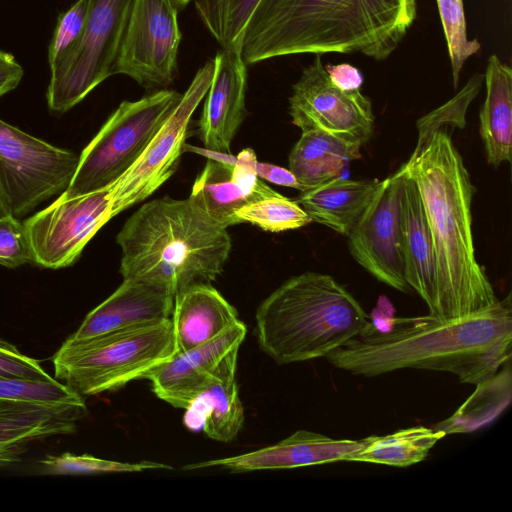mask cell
I'll return each mask as SVG.
<instances>
[{"mask_svg": "<svg viewBox=\"0 0 512 512\" xmlns=\"http://www.w3.org/2000/svg\"><path fill=\"white\" fill-rule=\"evenodd\" d=\"M78 160L75 153L0 119V190L10 215L20 218L62 193L74 175Z\"/></svg>", "mask_w": 512, "mask_h": 512, "instance_id": "9", "label": "cell"}, {"mask_svg": "<svg viewBox=\"0 0 512 512\" xmlns=\"http://www.w3.org/2000/svg\"><path fill=\"white\" fill-rule=\"evenodd\" d=\"M239 321L237 310L211 284L194 285L174 300L175 353L206 343Z\"/></svg>", "mask_w": 512, "mask_h": 512, "instance_id": "22", "label": "cell"}, {"mask_svg": "<svg viewBox=\"0 0 512 512\" xmlns=\"http://www.w3.org/2000/svg\"><path fill=\"white\" fill-rule=\"evenodd\" d=\"M86 405L47 404L0 398V467L20 462L29 444L72 434Z\"/></svg>", "mask_w": 512, "mask_h": 512, "instance_id": "18", "label": "cell"}, {"mask_svg": "<svg viewBox=\"0 0 512 512\" xmlns=\"http://www.w3.org/2000/svg\"><path fill=\"white\" fill-rule=\"evenodd\" d=\"M175 297L153 285L123 279L121 285L90 311L67 339L79 341L171 319Z\"/></svg>", "mask_w": 512, "mask_h": 512, "instance_id": "19", "label": "cell"}, {"mask_svg": "<svg viewBox=\"0 0 512 512\" xmlns=\"http://www.w3.org/2000/svg\"><path fill=\"white\" fill-rule=\"evenodd\" d=\"M417 15V0H260L240 53L246 65L296 54L388 58Z\"/></svg>", "mask_w": 512, "mask_h": 512, "instance_id": "3", "label": "cell"}, {"mask_svg": "<svg viewBox=\"0 0 512 512\" xmlns=\"http://www.w3.org/2000/svg\"><path fill=\"white\" fill-rule=\"evenodd\" d=\"M486 95L479 114V132L487 162L496 167L511 162L512 70L491 55L484 74Z\"/></svg>", "mask_w": 512, "mask_h": 512, "instance_id": "24", "label": "cell"}, {"mask_svg": "<svg viewBox=\"0 0 512 512\" xmlns=\"http://www.w3.org/2000/svg\"><path fill=\"white\" fill-rule=\"evenodd\" d=\"M256 175L270 183L304 191V187L298 182L289 168H284L275 164L258 162L253 165Z\"/></svg>", "mask_w": 512, "mask_h": 512, "instance_id": "38", "label": "cell"}, {"mask_svg": "<svg viewBox=\"0 0 512 512\" xmlns=\"http://www.w3.org/2000/svg\"><path fill=\"white\" fill-rule=\"evenodd\" d=\"M133 3L134 0H91L78 45L51 71L47 89L50 110L71 109L113 75Z\"/></svg>", "mask_w": 512, "mask_h": 512, "instance_id": "8", "label": "cell"}, {"mask_svg": "<svg viewBox=\"0 0 512 512\" xmlns=\"http://www.w3.org/2000/svg\"><path fill=\"white\" fill-rule=\"evenodd\" d=\"M360 440L334 439L326 435L297 430L280 442L248 453L188 464L183 470L222 467L232 472L289 469L346 461L354 451L362 448Z\"/></svg>", "mask_w": 512, "mask_h": 512, "instance_id": "17", "label": "cell"}, {"mask_svg": "<svg viewBox=\"0 0 512 512\" xmlns=\"http://www.w3.org/2000/svg\"><path fill=\"white\" fill-rule=\"evenodd\" d=\"M114 217L110 185L53 203L24 221L34 263L49 269L74 264L86 244Z\"/></svg>", "mask_w": 512, "mask_h": 512, "instance_id": "12", "label": "cell"}, {"mask_svg": "<svg viewBox=\"0 0 512 512\" xmlns=\"http://www.w3.org/2000/svg\"><path fill=\"white\" fill-rule=\"evenodd\" d=\"M452 67L453 85L458 87L466 60L479 52L481 45L467 37L463 0H437Z\"/></svg>", "mask_w": 512, "mask_h": 512, "instance_id": "32", "label": "cell"}, {"mask_svg": "<svg viewBox=\"0 0 512 512\" xmlns=\"http://www.w3.org/2000/svg\"><path fill=\"white\" fill-rule=\"evenodd\" d=\"M214 61L195 74L182 98L137 160L112 184V211L116 216L145 200L177 170L191 118L212 82Z\"/></svg>", "mask_w": 512, "mask_h": 512, "instance_id": "10", "label": "cell"}, {"mask_svg": "<svg viewBox=\"0 0 512 512\" xmlns=\"http://www.w3.org/2000/svg\"><path fill=\"white\" fill-rule=\"evenodd\" d=\"M483 81L484 74L475 73L454 97L421 117L416 124L418 137L442 127L464 128L469 105L477 97Z\"/></svg>", "mask_w": 512, "mask_h": 512, "instance_id": "34", "label": "cell"}, {"mask_svg": "<svg viewBox=\"0 0 512 512\" xmlns=\"http://www.w3.org/2000/svg\"><path fill=\"white\" fill-rule=\"evenodd\" d=\"M403 177L400 219L404 276L432 315L436 305L437 276L433 240L419 190L400 167Z\"/></svg>", "mask_w": 512, "mask_h": 512, "instance_id": "21", "label": "cell"}, {"mask_svg": "<svg viewBox=\"0 0 512 512\" xmlns=\"http://www.w3.org/2000/svg\"><path fill=\"white\" fill-rule=\"evenodd\" d=\"M178 9L171 0H134L113 69L148 90L166 89L178 71Z\"/></svg>", "mask_w": 512, "mask_h": 512, "instance_id": "11", "label": "cell"}, {"mask_svg": "<svg viewBox=\"0 0 512 512\" xmlns=\"http://www.w3.org/2000/svg\"><path fill=\"white\" fill-rule=\"evenodd\" d=\"M5 215H10V214L6 208V205L4 203V200H3V197L1 194V190H0V217L5 216Z\"/></svg>", "mask_w": 512, "mask_h": 512, "instance_id": "42", "label": "cell"}, {"mask_svg": "<svg viewBox=\"0 0 512 512\" xmlns=\"http://www.w3.org/2000/svg\"><path fill=\"white\" fill-rule=\"evenodd\" d=\"M276 194L251 167L208 158L189 198L215 222L228 228L241 223L236 213L243 206Z\"/></svg>", "mask_w": 512, "mask_h": 512, "instance_id": "20", "label": "cell"}, {"mask_svg": "<svg viewBox=\"0 0 512 512\" xmlns=\"http://www.w3.org/2000/svg\"><path fill=\"white\" fill-rule=\"evenodd\" d=\"M185 410L184 424L188 429L202 430L210 439L224 443L237 437L244 422V408L235 377L212 385Z\"/></svg>", "mask_w": 512, "mask_h": 512, "instance_id": "26", "label": "cell"}, {"mask_svg": "<svg viewBox=\"0 0 512 512\" xmlns=\"http://www.w3.org/2000/svg\"><path fill=\"white\" fill-rule=\"evenodd\" d=\"M362 146L323 130L302 131L289 154V170L307 190L341 176L349 161L361 157Z\"/></svg>", "mask_w": 512, "mask_h": 512, "instance_id": "25", "label": "cell"}, {"mask_svg": "<svg viewBox=\"0 0 512 512\" xmlns=\"http://www.w3.org/2000/svg\"><path fill=\"white\" fill-rule=\"evenodd\" d=\"M246 331L239 321L206 343L174 353L147 376L153 392L173 407L187 409L209 387L235 377Z\"/></svg>", "mask_w": 512, "mask_h": 512, "instance_id": "15", "label": "cell"}, {"mask_svg": "<svg viewBox=\"0 0 512 512\" xmlns=\"http://www.w3.org/2000/svg\"><path fill=\"white\" fill-rule=\"evenodd\" d=\"M332 83L343 91L360 89L363 83L362 73L348 63L324 66Z\"/></svg>", "mask_w": 512, "mask_h": 512, "instance_id": "39", "label": "cell"}, {"mask_svg": "<svg viewBox=\"0 0 512 512\" xmlns=\"http://www.w3.org/2000/svg\"><path fill=\"white\" fill-rule=\"evenodd\" d=\"M445 436L435 428L414 426L385 436L366 437L365 445L346 461L368 462L393 467H409L423 461L434 445Z\"/></svg>", "mask_w": 512, "mask_h": 512, "instance_id": "27", "label": "cell"}, {"mask_svg": "<svg viewBox=\"0 0 512 512\" xmlns=\"http://www.w3.org/2000/svg\"><path fill=\"white\" fill-rule=\"evenodd\" d=\"M41 472L49 475H94L103 473L142 472L155 469H172L163 463L141 461L138 463L119 462L97 458L91 455L64 453L47 455L39 461Z\"/></svg>", "mask_w": 512, "mask_h": 512, "instance_id": "31", "label": "cell"}, {"mask_svg": "<svg viewBox=\"0 0 512 512\" xmlns=\"http://www.w3.org/2000/svg\"><path fill=\"white\" fill-rule=\"evenodd\" d=\"M511 295L470 316L395 318L387 331L368 321L362 331L325 356L338 369L374 377L404 368L450 372L477 385L511 360Z\"/></svg>", "mask_w": 512, "mask_h": 512, "instance_id": "1", "label": "cell"}, {"mask_svg": "<svg viewBox=\"0 0 512 512\" xmlns=\"http://www.w3.org/2000/svg\"><path fill=\"white\" fill-rule=\"evenodd\" d=\"M0 398L47 404H85L83 397L57 379L0 378Z\"/></svg>", "mask_w": 512, "mask_h": 512, "instance_id": "33", "label": "cell"}, {"mask_svg": "<svg viewBox=\"0 0 512 512\" xmlns=\"http://www.w3.org/2000/svg\"><path fill=\"white\" fill-rule=\"evenodd\" d=\"M213 61L214 73L197 122V135L207 150L230 153L245 117L247 65L234 49L220 48Z\"/></svg>", "mask_w": 512, "mask_h": 512, "instance_id": "16", "label": "cell"}, {"mask_svg": "<svg viewBox=\"0 0 512 512\" xmlns=\"http://www.w3.org/2000/svg\"><path fill=\"white\" fill-rule=\"evenodd\" d=\"M260 0H194L195 11L220 48L240 52L248 22Z\"/></svg>", "mask_w": 512, "mask_h": 512, "instance_id": "29", "label": "cell"}, {"mask_svg": "<svg viewBox=\"0 0 512 512\" xmlns=\"http://www.w3.org/2000/svg\"><path fill=\"white\" fill-rule=\"evenodd\" d=\"M171 319L84 340L66 339L53 357L55 379L81 397L147 376L175 353Z\"/></svg>", "mask_w": 512, "mask_h": 512, "instance_id": "6", "label": "cell"}, {"mask_svg": "<svg viewBox=\"0 0 512 512\" xmlns=\"http://www.w3.org/2000/svg\"><path fill=\"white\" fill-rule=\"evenodd\" d=\"M91 0H77L60 15L48 50L50 71L58 68L78 45L87 21Z\"/></svg>", "mask_w": 512, "mask_h": 512, "instance_id": "35", "label": "cell"}, {"mask_svg": "<svg viewBox=\"0 0 512 512\" xmlns=\"http://www.w3.org/2000/svg\"><path fill=\"white\" fill-rule=\"evenodd\" d=\"M292 123L302 131L318 129L364 145L372 136V102L360 89L343 91L330 80L321 55L303 69L289 97Z\"/></svg>", "mask_w": 512, "mask_h": 512, "instance_id": "13", "label": "cell"}, {"mask_svg": "<svg viewBox=\"0 0 512 512\" xmlns=\"http://www.w3.org/2000/svg\"><path fill=\"white\" fill-rule=\"evenodd\" d=\"M453 131L442 127L417 137L410 158L401 166L414 180L426 213L437 276L431 316L443 320L473 315L499 301L475 256L471 212L475 187L452 141Z\"/></svg>", "mask_w": 512, "mask_h": 512, "instance_id": "2", "label": "cell"}, {"mask_svg": "<svg viewBox=\"0 0 512 512\" xmlns=\"http://www.w3.org/2000/svg\"><path fill=\"white\" fill-rule=\"evenodd\" d=\"M123 279L144 282L176 297L199 284H211L231 250L227 228L189 197L165 196L143 204L116 236Z\"/></svg>", "mask_w": 512, "mask_h": 512, "instance_id": "4", "label": "cell"}, {"mask_svg": "<svg viewBox=\"0 0 512 512\" xmlns=\"http://www.w3.org/2000/svg\"><path fill=\"white\" fill-rule=\"evenodd\" d=\"M24 74L22 66L8 52L0 51V97L14 90Z\"/></svg>", "mask_w": 512, "mask_h": 512, "instance_id": "40", "label": "cell"}, {"mask_svg": "<svg viewBox=\"0 0 512 512\" xmlns=\"http://www.w3.org/2000/svg\"><path fill=\"white\" fill-rule=\"evenodd\" d=\"M236 215L241 223L248 222L269 232L295 230L312 222L296 201L280 193L251 202Z\"/></svg>", "mask_w": 512, "mask_h": 512, "instance_id": "30", "label": "cell"}, {"mask_svg": "<svg viewBox=\"0 0 512 512\" xmlns=\"http://www.w3.org/2000/svg\"><path fill=\"white\" fill-rule=\"evenodd\" d=\"M401 169L380 182V186L347 236L355 261L378 281L403 293L411 288L404 276L400 198Z\"/></svg>", "mask_w": 512, "mask_h": 512, "instance_id": "14", "label": "cell"}, {"mask_svg": "<svg viewBox=\"0 0 512 512\" xmlns=\"http://www.w3.org/2000/svg\"><path fill=\"white\" fill-rule=\"evenodd\" d=\"M0 378H23L32 380H54L31 357L20 352L14 345L0 338Z\"/></svg>", "mask_w": 512, "mask_h": 512, "instance_id": "37", "label": "cell"}, {"mask_svg": "<svg viewBox=\"0 0 512 512\" xmlns=\"http://www.w3.org/2000/svg\"><path fill=\"white\" fill-rule=\"evenodd\" d=\"M182 94L160 89L136 101H123L84 148L66 198L102 189L115 182L142 154Z\"/></svg>", "mask_w": 512, "mask_h": 512, "instance_id": "7", "label": "cell"}, {"mask_svg": "<svg viewBox=\"0 0 512 512\" xmlns=\"http://www.w3.org/2000/svg\"><path fill=\"white\" fill-rule=\"evenodd\" d=\"M368 322L360 303L332 276L305 272L281 284L256 311L260 348L278 364L325 357Z\"/></svg>", "mask_w": 512, "mask_h": 512, "instance_id": "5", "label": "cell"}, {"mask_svg": "<svg viewBox=\"0 0 512 512\" xmlns=\"http://www.w3.org/2000/svg\"><path fill=\"white\" fill-rule=\"evenodd\" d=\"M34 263L33 250L24 224L12 215L0 217V265L15 268Z\"/></svg>", "mask_w": 512, "mask_h": 512, "instance_id": "36", "label": "cell"}, {"mask_svg": "<svg viewBox=\"0 0 512 512\" xmlns=\"http://www.w3.org/2000/svg\"><path fill=\"white\" fill-rule=\"evenodd\" d=\"M380 182L339 176L301 191L296 202L312 221L347 237L373 200Z\"/></svg>", "mask_w": 512, "mask_h": 512, "instance_id": "23", "label": "cell"}, {"mask_svg": "<svg viewBox=\"0 0 512 512\" xmlns=\"http://www.w3.org/2000/svg\"><path fill=\"white\" fill-rule=\"evenodd\" d=\"M505 369L477 384L475 392L450 417L438 423L435 429L444 434L468 433L495 419L511 399L510 361Z\"/></svg>", "mask_w": 512, "mask_h": 512, "instance_id": "28", "label": "cell"}, {"mask_svg": "<svg viewBox=\"0 0 512 512\" xmlns=\"http://www.w3.org/2000/svg\"><path fill=\"white\" fill-rule=\"evenodd\" d=\"M192 0H171L172 4L179 10L185 8Z\"/></svg>", "mask_w": 512, "mask_h": 512, "instance_id": "41", "label": "cell"}]
</instances>
